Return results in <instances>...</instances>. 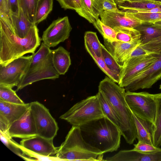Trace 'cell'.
I'll return each mask as SVG.
<instances>
[{
	"instance_id": "27",
	"label": "cell",
	"mask_w": 161,
	"mask_h": 161,
	"mask_svg": "<svg viewBox=\"0 0 161 161\" xmlns=\"http://www.w3.org/2000/svg\"><path fill=\"white\" fill-rule=\"evenodd\" d=\"M156 108L154 122L153 145L158 147V143L161 135V93L154 94Z\"/></svg>"
},
{
	"instance_id": "38",
	"label": "cell",
	"mask_w": 161,
	"mask_h": 161,
	"mask_svg": "<svg viewBox=\"0 0 161 161\" xmlns=\"http://www.w3.org/2000/svg\"><path fill=\"white\" fill-rule=\"evenodd\" d=\"M128 14L132 15L142 22L153 23L161 20V12Z\"/></svg>"
},
{
	"instance_id": "29",
	"label": "cell",
	"mask_w": 161,
	"mask_h": 161,
	"mask_svg": "<svg viewBox=\"0 0 161 161\" xmlns=\"http://www.w3.org/2000/svg\"><path fill=\"white\" fill-rule=\"evenodd\" d=\"M0 101L9 103L23 104L25 103L17 95L12 88L0 84Z\"/></svg>"
},
{
	"instance_id": "24",
	"label": "cell",
	"mask_w": 161,
	"mask_h": 161,
	"mask_svg": "<svg viewBox=\"0 0 161 161\" xmlns=\"http://www.w3.org/2000/svg\"><path fill=\"white\" fill-rule=\"evenodd\" d=\"M102 109L105 117L120 130L121 123L119 117L114 108L100 92L97 93Z\"/></svg>"
},
{
	"instance_id": "9",
	"label": "cell",
	"mask_w": 161,
	"mask_h": 161,
	"mask_svg": "<svg viewBox=\"0 0 161 161\" xmlns=\"http://www.w3.org/2000/svg\"><path fill=\"white\" fill-rule=\"evenodd\" d=\"M53 139L36 135L22 139L20 142V148L24 155L37 158L38 156L43 158L55 157L58 148L53 143Z\"/></svg>"
},
{
	"instance_id": "39",
	"label": "cell",
	"mask_w": 161,
	"mask_h": 161,
	"mask_svg": "<svg viewBox=\"0 0 161 161\" xmlns=\"http://www.w3.org/2000/svg\"><path fill=\"white\" fill-rule=\"evenodd\" d=\"M134 150L145 153H154L161 150L158 147L141 141H138L136 144H134Z\"/></svg>"
},
{
	"instance_id": "4",
	"label": "cell",
	"mask_w": 161,
	"mask_h": 161,
	"mask_svg": "<svg viewBox=\"0 0 161 161\" xmlns=\"http://www.w3.org/2000/svg\"><path fill=\"white\" fill-rule=\"evenodd\" d=\"M103 154L85 141L80 127L72 126L56 157L61 161H104Z\"/></svg>"
},
{
	"instance_id": "3",
	"label": "cell",
	"mask_w": 161,
	"mask_h": 161,
	"mask_svg": "<svg viewBox=\"0 0 161 161\" xmlns=\"http://www.w3.org/2000/svg\"><path fill=\"white\" fill-rule=\"evenodd\" d=\"M80 128L85 141L103 154L116 151L120 147L121 131L106 117L88 122Z\"/></svg>"
},
{
	"instance_id": "51",
	"label": "cell",
	"mask_w": 161,
	"mask_h": 161,
	"mask_svg": "<svg viewBox=\"0 0 161 161\" xmlns=\"http://www.w3.org/2000/svg\"><path fill=\"white\" fill-rule=\"evenodd\" d=\"M160 21H161V20H160Z\"/></svg>"
},
{
	"instance_id": "30",
	"label": "cell",
	"mask_w": 161,
	"mask_h": 161,
	"mask_svg": "<svg viewBox=\"0 0 161 161\" xmlns=\"http://www.w3.org/2000/svg\"><path fill=\"white\" fill-rule=\"evenodd\" d=\"M85 47L86 51L100 69L115 82L118 83L119 81V77L107 67L103 59V56L101 57H97L91 47L86 45H85Z\"/></svg>"
},
{
	"instance_id": "41",
	"label": "cell",
	"mask_w": 161,
	"mask_h": 161,
	"mask_svg": "<svg viewBox=\"0 0 161 161\" xmlns=\"http://www.w3.org/2000/svg\"><path fill=\"white\" fill-rule=\"evenodd\" d=\"M62 8L64 10L71 9L75 11L81 7V0H56Z\"/></svg>"
},
{
	"instance_id": "26",
	"label": "cell",
	"mask_w": 161,
	"mask_h": 161,
	"mask_svg": "<svg viewBox=\"0 0 161 161\" xmlns=\"http://www.w3.org/2000/svg\"><path fill=\"white\" fill-rule=\"evenodd\" d=\"M53 0H39L36 8L34 23L36 25L45 20L52 11Z\"/></svg>"
},
{
	"instance_id": "34",
	"label": "cell",
	"mask_w": 161,
	"mask_h": 161,
	"mask_svg": "<svg viewBox=\"0 0 161 161\" xmlns=\"http://www.w3.org/2000/svg\"><path fill=\"white\" fill-rule=\"evenodd\" d=\"M38 1L18 0L20 8L22 10L27 18L34 24L35 13Z\"/></svg>"
},
{
	"instance_id": "48",
	"label": "cell",
	"mask_w": 161,
	"mask_h": 161,
	"mask_svg": "<svg viewBox=\"0 0 161 161\" xmlns=\"http://www.w3.org/2000/svg\"><path fill=\"white\" fill-rule=\"evenodd\" d=\"M161 2V0H149Z\"/></svg>"
},
{
	"instance_id": "7",
	"label": "cell",
	"mask_w": 161,
	"mask_h": 161,
	"mask_svg": "<svg viewBox=\"0 0 161 161\" xmlns=\"http://www.w3.org/2000/svg\"><path fill=\"white\" fill-rule=\"evenodd\" d=\"M125 99L132 113L154 123L156 108L154 94L146 92H126Z\"/></svg>"
},
{
	"instance_id": "21",
	"label": "cell",
	"mask_w": 161,
	"mask_h": 161,
	"mask_svg": "<svg viewBox=\"0 0 161 161\" xmlns=\"http://www.w3.org/2000/svg\"><path fill=\"white\" fill-rule=\"evenodd\" d=\"M11 17L14 32L21 38L25 37L31 29L36 25L27 18L20 8L18 16L12 15Z\"/></svg>"
},
{
	"instance_id": "2",
	"label": "cell",
	"mask_w": 161,
	"mask_h": 161,
	"mask_svg": "<svg viewBox=\"0 0 161 161\" xmlns=\"http://www.w3.org/2000/svg\"><path fill=\"white\" fill-rule=\"evenodd\" d=\"M116 83L106 76L99 83L98 92L103 94L116 112L121 122L122 136L126 142L131 145L136 138V128L132 112L125 99L126 91L124 87Z\"/></svg>"
},
{
	"instance_id": "35",
	"label": "cell",
	"mask_w": 161,
	"mask_h": 161,
	"mask_svg": "<svg viewBox=\"0 0 161 161\" xmlns=\"http://www.w3.org/2000/svg\"><path fill=\"white\" fill-rule=\"evenodd\" d=\"M0 19L2 20L11 31H14L11 15L8 0H0Z\"/></svg>"
},
{
	"instance_id": "25",
	"label": "cell",
	"mask_w": 161,
	"mask_h": 161,
	"mask_svg": "<svg viewBox=\"0 0 161 161\" xmlns=\"http://www.w3.org/2000/svg\"><path fill=\"white\" fill-rule=\"evenodd\" d=\"M116 41L124 42H132L140 40V32L134 28L116 27Z\"/></svg>"
},
{
	"instance_id": "19",
	"label": "cell",
	"mask_w": 161,
	"mask_h": 161,
	"mask_svg": "<svg viewBox=\"0 0 161 161\" xmlns=\"http://www.w3.org/2000/svg\"><path fill=\"white\" fill-rule=\"evenodd\" d=\"M30 106V103L16 104L0 101V115L8 121L10 126L20 118Z\"/></svg>"
},
{
	"instance_id": "43",
	"label": "cell",
	"mask_w": 161,
	"mask_h": 161,
	"mask_svg": "<svg viewBox=\"0 0 161 161\" xmlns=\"http://www.w3.org/2000/svg\"><path fill=\"white\" fill-rule=\"evenodd\" d=\"M120 10L128 14L144 13L161 12V7H157L150 9H135L122 8Z\"/></svg>"
},
{
	"instance_id": "14",
	"label": "cell",
	"mask_w": 161,
	"mask_h": 161,
	"mask_svg": "<svg viewBox=\"0 0 161 161\" xmlns=\"http://www.w3.org/2000/svg\"><path fill=\"white\" fill-rule=\"evenodd\" d=\"M8 133L9 136L12 138L16 137L22 139L37 135L30 107L20 118L10 125Z\"/></svg>"
},
{
	"instance_id": "44",
	"label": "cell",
	"mask_w": 161,
	"mask_h": 161,
	"mask_svg": "<svg viewBox=\"0 0 161 161\" xmlns=\"http://www.w3.org/2000/svg\"><path fill=\"white\" fill-rule=\"evenodd\" d=\"M8 4L11 16H18L20 9L18 0H8Z\"/></svg>"
},
{
	"instance_id": "8",
	"label": "cell",
	"mask_w": 161,
	"mask_h": 161,
	"mask_svg": "<svg viewBox=\"0 0 161 161\" xmlns=\"http://www.w3.org/2000/svg\"><path fill=\"white\" fill-rule=\"evenodd\" d=\"M30 108L33 118L37 135L53 139L58 127L49 110L43 104L36 101L30 103Z\"/></svg>"
},
{
	"instance_id": "40",
	"label": "cell",
	"mask_w": 161,
	"mask_h": 161,
	"mask_svg": "<svg viewBox=\"0 0 161 161\" xmlns=\"http://www.w3.org/2000/svg\"><path fill=\"white\" fill-rule=\"evenodd\" d=\"M141 45L145 49L159 54L161 53V36Z\"/></svg>"
},
{
	"instance_id": "1",
	"label": "cell",
	"mask_w": 161,
	"mask_h": 161,
	"mask_svg": "<svg viewBox=\"0 0 161 161\" xmlns=\"http://www.w3.org/2000/svg\"><path fill=\"white\" fill-rule=\"evenodd\" d=\"M41 40L36 25L25 37L21 38L0 19V65H6L27 53L34 54Z\"/></svg>"
},
{
	"instance_id": "46",
	"label": "cell",
	"mask_w": 161,
	"mask_h": 161,
	"mask_svg": "<svg viewBox=\"0 0 161 161\" xmlns=\"http://www.w3.org/2000/svg\"><path fill=\"white\" fill-rule=\"evenodd\" d=\"M161 145V135L160 137L159 140V142H158V147H160V146Z\"/></svg>"
},
{
	"instance_id": "11",
	"label": "cell",
	"mask_w": 161,
	"mask_h": 161,
	"mask_svg": "<svg viewBox=\"0 0 161 161\" xmlns=\"http://www.w3.org/2000/svg\"><path fill=\"white\" fill-rule=\"evenodd\" d=\"M161 79V53L157 60L138 73L124 87L126 92L148 89Z\"/></svg>"
},
{
	"instance_id": "23",
	"label": "cell",
	"mask_w": 161,
	"mask_h": 161,
	"mask_svg": "<svg viewBox=\"0 0 161 161\" xmlns=\"http://www.w3.org/2000/svg\"><path fill=\"white\" fill-rule=\"evenodd\" d=\"M114 0L119 9H150L161 7V2L151 0H142L137 1Z\"/></svg>"
},
{
	"instance_id": "5",
	"label": "cell",
	"mask_w": 161,
	"mask_h": 161,
	"mask_svg": "<svg viewBox=\"0 0 161 161\" xmlns=\"http://www.w3.org/2000/svg\"><path fill=\"white\" fill-rule=\"evenodd\" d=\"M59 75L53 65L52 50L43 42L38 51L32 54L27 70L17 86L16 91L40 80L58 78Z\"/></svg>"
},
{
	"instance_id": "45",
	"label": "cell",
	"mask_w": 161,
	"mask_h": 161,
	"mask_svg": "<svg viewBox=\"0 0 161 161\" xmlns=\"http://www.w3.org/2000/svg\"><path fill=\"white\" fill-rule=\"evenodd\" d=\"M153 23L155 25L161 28V21L155 22Z\"/></svg>"
},
{
	"instance_id": "33",
	"label": "cell",
	"mask_w": 161,
	"mask_h": 161,
	"mask_svg": "<svg viewBox=\"0 0 161 161\" xmlns=\"http://www.w3.org/2000/svg\"><path fill=\"white\" fill-rule=\"evenodd\" d=\"M101 49L103 59L107 66L111 71L118 75L120 78L122 67L117 63L105 46L102 44Z\"/></svg>"
},
{
	"instance_id": "42",
	"label": "cell",
	"mask_w": 161,
	"mask_h": 161,
	"mask_svg": "<svg viewBox=\"0 0 161 161\" xmlns=\"http://www.w3.org/2000/svg\"><path fill=\"white\" fill-rule=\"evenodd\" d=\"M155 55L158 54L145 49L140 44L133 50L130 54L129 59L132 58Z\"/></svg>"
},
{
	"instance_id": "10",
	"label": "cell",
	"mask_w": 161,
	"mask_h": 161,
	"mask_svg": "<svg viewBox=\"0 0 161 161\" xmlns=\"http://www.w3.org/2000/svg\"><path fill=\"white\" fill-rule=\"evenodd\" d=\"M32 55L22 56L5 66L0 65V84L13 88L18 85L29 66Z\"/></svg>"
},
{
	"instance_id": "49",
	"label": "cell",
	"mask_w": 161,
	"mask_h": 161,
	"mask_svg": "<svg viewBox=\"0 0 161 161\" xmlns=\"http://www.w3.org/2000/svg\"><path fill=\"white\" fill-rule=\"evenodd\" d=\"M159 89H160L161 90V84L159 86Z\"/></svg>"
},
{
	"instance_id": "31",
	"label": "cell",
	"mask_w": 161,
	"mask_h": 161,
	"mask_svg": "<svg viewBox=\"0 0 161 161\" xmlns=\"http://www.w3.org/2000/svg\"><path fill=\"white\" fill-rule=\"evenodd\" d=\"M95 11L98 17L103 11H118L119 9L114 0H92Z\"/></svg>"
},
{
	"instance_id": "28",
	"label": "cell",
	"mask_w": 161,
	"mask_h": 161,
	"mask_svg": "<svg viewBox=\"0 0 161 161\" xmlns=\"http://www.w3.org/2000/svg\"><path fill=\"white\" fill-rule=\"evenodd\" d=\"M81 0V8L75 11L94 25L99 18L94 9L92 0Z\"/></svg>"
},
{
	"instance_id": "36",
	"label": "cell",
	"mask_w": 161,
	"mask_h": 161,
	"mask_svg": "<svg viewBox=\"0 0 161 161\" xmlns=\"http://www.w3.org/2000/svg\"><path fill=\"white\" fill-rule=\"evenodd\" d=\"M94 26L103 38L111 41H116V31L113 28L103 23L99 19Z\"/></svg>"
},
{
	"instance_id": "22",
	"label": "cell",
	"mask_w": 161,
	"mask_h": 161,
	"mask_svg": "<svg viewBox=\"0 0 161 161\" xmlns=\"http://www.w3.org/2000/svg\"><path fill=\"white\" fill-rule=\"evenodd\" d=\"M135 29L141 34L140 39L142 44L161 36V28L155 25L152 22H142Z\"/></svg>"
},
{
	"instance_id": "47",
	"label": "cell",
	"mask_w": 161,
	"mask_h": 161,
	"mask_svg": "<svg viewBox=\"0 0 161 161\" xmlns=\"http://www.w3.org/2000/svg\"><path fill=\"white\" fill-rule=\"evenodd\" d=\"M123 0L127 1H140V0Z\"/></svg>"
},
{
	"instance_id": "20",
	"label": "cell",
	"mask_w": 161,
	"mask_h": 161,
	"mask_svg": "<svg viewBox=\"0 0 161 161\" xmlns=\"http://www.w3.org/2000/svg\"><path fill=\"white\" fill-rule=\"evenodd\" d=\"M53 65L59 75H64L68 70L71 65L70 53L63 47H59L52 50Z\"/></svg>"
},
{
	"instance_id": "17",
	"label": "cell",
	"mask_w": 161,
	"mask_h": 161,
	"mask_svg": "<svg viewBox=\"0 0 161 161\" xmlns=\"http://www.w3.org/2000/svg\"><path fill=\"white\" fill-rule=\"evenodd\" d=\"M107 161H161V150L157 152L148 153L133 149L122 150L114 156L108 157Z\"/></svg>"
},
{
	"instance_id": "16",
	"label": "cell",
	"mask_w": 161,
	"mask_h": 161,
	"mask_svg": "<svg viewBox=\"0 0 161 161\" xmlns=\"http://www.w3.org/2000/svg\"><path fill=\"white\" fill-rule=\"evenodd\" d=\"M104 46L117 63L123 67L133 50L141 44L140 39L132 42L111 41L103 38Z\"/></svg>"
},
{
	"instance_id": "50",
	"label": "cell",
	"mask_w": 161,
	"mask_h": 161,
	"mask_svg": "<svg viewBox=\"0 0 161 161\" xmlns=\"http://www.w3.org/2000/svg\"><path fill=\"white\" fill-rule=\"evenodd\" d=\"M119 0V1H121V0Z\"/></svg>"
},
{
	"instance_id": "18",
	"label": "cell",
	"mask_w": 161,
	"mask_h": 161,
	"mask_svg": "<svg viewBox=\"0 0 161 161\" xmlns=\"http://www.w3.org/2000/svg\"><path fill=\"white\" fill-rule=\"evenodd\" d=\"M132 113L136 128V138L138 141H141L153 145V123L139 117L132 112Z\"/></svg>"
},
{
	"instance_id": "12",
	"label": "cell",
	"mask_w": 161,
	"mask_h": 161,
	"mask_svg": "<svg viewBox=\"0 0 161 161\" xmlns=\"http://www.w3.org/2000/svg\"><path fill=\"white\" fill-rule=\"evenodd\" d=\"M72 29L68 16L59 18L43 31L41 40L49 47H54L69 38Z\"/></svg>"
},
{
	"instance_id": "32",
	"label": "cell",
	"mask_w": 161,
	"mask_h": 161,
	"mask_svg": "<svg viewBox=\"0 0 161 161\" xmlns=\"http://www.w3.org/2000/svg\"><path fill=\"white\" fill-rule=\"evenodd\" d=\"M85 45L89 47L96 55L99 57L102 56L101 43L100 42L96 32L87 31L84 35Z\"/></svg>"
},
{
	"instance_id": "13",
	"label": "cell",
	"mask_w": 161,
	"mask_h": 161,
	"mask_svg": "<svg viewBox=\"0 0 161 161\" xmlns=\"http://www.w3.org/2000/svg\"><path fill=\"white\" fill-rule=\"evenodd\" d=\"M158 55L141 56L129 59L122 67L118 85L124 87L126 86L138 73L156 61L158 58Z\"/></svg>"
},
{
	"instance_id": "15",
	"label": "cell",
	"mask_w": 161,
	"mask_h": 161,
	"mask_svg": "<svg viewBox=\"0 0 161 161\" xmlns=\"http://www.w3.org/2000/svg\"><path fill=\"white\" fill-rule=\"evenodd\" d=\"M100 17L103 23L113 29L116 27L135 29L142 23L132 15L120 10L118 11H104Z\"/></svg>"
},
{
	"instance_id": "6",
	"label": "cell",
	"mask_w": 161,
	"mask_h": 161,
	"mask_svg": "<svg viewBox=\"0 0 161 161\" xmlns=\"http://www.w3.org/2000/svg\"><path fill=\"white\" fill-rule=\"evenodd\" d=\"M104 116L97 93L76 103L59 118L72 126L80 127Z\"/></svg>"
},
{
	"instance_id": "37",
	"label": "cell",
	"mask_w": 161,
	"mask_h": 161,
	"mask_svg": "<svg viewBox=\"0 0 161 161\" xmlns=\"http://www.w3.org/2000/svg\"><path fill=\"white\" fill-rule=\"evenodd\" d=\"M0 139L1 141L9 149L15 153L23 158V152L20 147V144L15 142L9 136L0 132Z\"/></svg>"
}]
</instances>
